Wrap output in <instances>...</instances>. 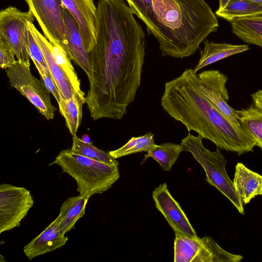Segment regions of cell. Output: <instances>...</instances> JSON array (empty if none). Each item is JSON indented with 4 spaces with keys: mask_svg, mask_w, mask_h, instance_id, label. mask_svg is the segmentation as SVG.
I'll use <instances>...</instances> for the list:
<instances>
[{
    "mask_svg": "<svg viewBox=\"0 0 262 262\" xmlns=\"http://www.w3.org/2000/svg\"><path fill=\"white\" fill-rule=\"evenodd\" d=\"M96 17L85 103L94 120H120L141 84L145 35L124 0H98Z\"/></svg>",
    "mask_w": 262,
    "mask_h": 262,
    "instance_id": "obj_1",
    "label": "cell"
},
{
    "mask_svg": "<svg viewBox=\"0 0 262 262\" xmlns=\"http://www.w3.org/2000/svg\"><path fill=\"white\" fill-rule=\"evenodd\" d=\"M157 39L162 56L193 55L219 22L205 0H125Z\"/></svg>",
    "mask_w": 262,
    "mask_h": 262,
    "instance_id": "obj_2",
    "label": "cell"
},
{
    "mask_svg": "<svg viewBox=\"0 0 262 262\" xmlns=\"http://www.w3.org/2000/svg\"><path fill=\"white\" fill-rule=\"evenodd\" d=\"M163 109L217 147L238 155L252 151L255 142L242 127L230 121L202 93L197 74L187 69L165 83L161 100Z\"/></svg>",
    "mask_w": 262,
    "mask_h": 262,
    "instance_id": "obj_3",
    "label": "cell"
},
{
    "mask_svg": "<svg viewBox=\"0 0 262 262\" xmlns=\"http://www.w3.org/2000/svg\"><path fill=\"white\" fill-rule=\"evenodd\" d=\"M56 164L73 178L79 194L90 198L110 188L120 177L119 168L97 161L73 152L61 151L49 166Z\"/></svg>",
    "mask_w": 262,
    "mask_h": 262,
    "instance_id": "obj_4",
    "label": "cell"
},
{
    "mask_svg": "<svg viewBox=\"0 0 262 262\" xmlns=\"http://www.w3.org/2000/svg\"><path fill=\"white\" fill-rule=\"evenodd\" d=\"M203 138L188 133L181 143L184 151L190 152L202 166L206 173V181L226 196L237 210L244 214L243 203L236 193L233 181L226 171L227 160L219 147L212 151L205 148Z\"/></svg>",
    "mask_w": 262,
    "mask_h": 262,
    "instance_id": "obj_5",
    "label": "cell"
},
{
    "mask_svg": "<svg viewBox=\"0 0 262 262\" xmlns=\"http://www.w3.org/2000/svg\"><path fill=\"white\" fill-rule=\"evenodd\" d=\"M10 85L17 90L33 104L48 120L54 117L56 110L51 101V93L41 80L31 73L30 63L17 60L6 69Z\"/></svg>",
    "mask_w": 262,
    "mask_h": 262,
    "instance_id": "obj_6",
    "label": "cell"
},
{
    "mask_svg": "<svg viewBox=\"0 0 262 262\" xmlns=\"http://www.w3.org/2000/svg\"><path fill=\"white\" fill-rule=\"evenodd\" d=\"M34 19L29 10L22 11L13 6L6 7L0 12V38L11 47L17 60L26 63H30L31 59L28 23L34 22Z\"/></svg>",
    "mask_w": 262,
    "mask_h": 262,
    "instance_id": "obj_7",
    "label": "cell"
},
{
    "mask_svg": "<svg viewBox=\"0 0 262 262\" xmlns=\"http://www.w3.org/2000/svg\"><path fill=\"white\" fill-rule=\"evenodd\" d=\"M43 35L53 46L65 45L64 12L61 0H25Z\"/></svg>",
    "mask_w": 262,
    "mask_h": 262,
    "instance_id": "obj_8",
    "label": "cell"
},
{
    "mask_svg": "<svg viewBox=\"0 0 262 262\" xmlns=\"http://www.w3.org/2000/svg\"><path fill=\"white\" fill-rule=\"evenodd\" d=\"M34 205L30 191L9 184L0 185V233L20 225Z\"/></svg>",
    "mask_w": 262,
    "mask_h": 262,
    "instance_id": "obj_9",
    "label": "cell"
},
{
    "mask_svg": "<svg viewBox=\"0 0 262 262\" xmlns=\"http://www.w3.org/2000/svg\"><path fill=\"white\" fill-rule=\"evenodd\" d=\"M197 77L200 90L206 98L230 121L241 127L236 110L228 103L227 76L218 70H210L197 74Z\"/></svg>",
    "mask_w": 262,
    "mask_h": 262,
    "instance_id": "obj_10",
    "label": "cell"
},
{
    "mask_svg": "<svg viewBox=\"0 0 262 262\" xmlns=\"http://www.w3.org/2000/svg\"><path fill=\"white\" fill-rule=\"evenodd\" d=\"M157 209L162 214L175 234L198 238L196 232L179 203L170 193L167 184H161L152 191Z\"/></svg>",
    "mask_w": 262,
    "mask_h": 262,
    "instance_id": "obj_11",
    "label": "cell"
},
{
    "mask_svg": "<svg viewBox=\"0 0 262 262\" xmlns=\"http://www.w3.org/2000/svg\"><path fill=\"white\" fill-rule=\"evenodd\" d=\"M61 1L75 20L88 53L96 42L97 6L94 0Z\"/></svg>",
    "mask_w": 262,
    "mask_h": 262,
    "instance_id": "obj_12",
    "label": "cell"
},
{
    "mask_svg": "<svg viewBox=\"0 0 262 262\" xmlns=\"http://www.w3.org/2000/svg\"><path fill=\"white\" fill-rule=\"evenodd\" d=\"M28 28L42 52L50 73L58 90L60 98L64 100L71 98L77 91L62 68L56 61L52 45L36 29L33 22L28 23Z\"/></svg>",
    "mask_w": 262,
    "mask_h": 262,
    "instance_id": "obj_13",
    "label": "cell"
},
{
    "mask_svg": "<svg viewBox=\"0 0 262 262\" xmlns=\"http://www.w3.org/2000/svg\"><path fill=\"white\" fill-rule=\"evenodd\" d=\"M61 217H58L39 235L24 247V252L29 260L61 248L68 241V236L60 230Z\"/></svg>",
    "mask_w": 262,
    "mask_h": 262,
    "instance_id": "obj_14",
    "label": "cell"
},
{
    "mask_svg": "<svg viewBox=\"0 0 262 262\" xmlns=\"http://www.w3.org/2000/svg\"><path fill=\"white\" fill-rule=\"evenodd\" d=\"M64 21L66 38L64 49L71 60L88 75L89 73L88 53L79 27L67 9L64 12Z\"/></svg>",
    "mask_w": 262,
    "mask_h": 262,
    "instance_id": "obj_15",
    "label": "cell"
},
{
    "mask_svg": "<svg viewBox=\"0 0 262 262\" xmlns=\"http://www.w3.org/2000/svg\"><path fill=\"white\" fill-rule=\"evenodd\" d=\"M234 189L243 204H247L257 195L262 196V176L242 163L235 165L233 181Z\"/></svg>",
    "mask_w": 262,
    "mask_h": 262,
    "instance_id": "obj_16",
    "label": "cell"
},
{
    "mask_svg": "<svg viewBox=\"0 0 262 262\" xmlns=\"http://www.w3.org/2000/svg\"><path fill=\"white\" fill-rule=\"evenodd\" d=\"M204 48L200 52V57L193 70L195 73L209 64L228 57L249 50L246 45H233L228 43H216L205 39Z\"/></svg>",
    "mask_w": 262,
    "mask_h": 262,
    "instance_id": "obj_17",
    "label": "cell"
},
{
    "mask_svg": "<svg viewBox=\"0 0 262 262\" xmlns=\"http://www.w3.org/2000/svg\"><path fill=\"white\" fill-rule=\"evenodd\" d=\"M232 31L244 42L262 48V13L230 21Z\"/></svg>",
    "mask_w": 262,
    "mask_h": 262,
    "instance_id": "obj_18",
    "label": "cell"
},
{
    "mask_svg": "<svg viewBox=\"0 0 262 262\" xmlns=\"http://www.w3.org/2000/svg\"><path fill=\"white\" fill-rule=\"evenodd\" d=\"M204 244L202 238L175 234L174 262H203Z\"/></svg>",
    "mask_w": 262,
    "mask_h": 262,
    "instance_id": "obj_19",
    "label": "cell"
},
{
    "mask_svg": "<svg viewBox=\"0 0 262 262\" xmlns=\"http://www.w3.org/2000/svg\"><path fill=\"white\" fill-rule=\"evenodd\" d=\"M86 103L84 93L80 90L76 92L69 99L61 98L58 103L60 114L64 118L70 133L75 135L80 125L82 116V106Z\"/></svg>",
    "mask_w": 262,
    "mask_h": 262,
    "instance_id": "obj_20",
    "label": "cell"
},
{
    "mask_svg": "<svg viewBox=\"0 0 262 262\" xmlns=\"http://www.w3.org/2000/svg\"><path fill=\"white\" fill-rule=\"evenodd\" d=\"M89 197L79 194L68 198L62 203L59 215L61 217L60 230L65 234L74 229L76 222L85 214V209Z\"/></svg>",
    "mask_w": 262,
    "mask_h": 262,
    "instance_id": "obj_21",
    "label": "cell"
},
{
    "mask_svg": "<svg viewBox=\"0 0 262 262\" xmlns=\"http://www.w3.org/2000/svg\"><path fill=\"white\" fill-rule=\"evenodd\" d=\"M236 113L241 127L262 150V111L251 105Z\"/></svg>",
    "mask_w": 262,
    "mask_h": 262,
    "instance_id": "obj_22",
    "label": "cell"
},
{
    "mask_svg": "<svg viewBox=\"0 0 262 262\" xmlns=\"http://www.w3.org/2000/svg\"><path fill=\"white\" fill-rule=\"evenodd\" d=\"M262 13V4L251 0H230L222 10H217L215 15L227 21L235 18Z\"/></svg>",
    "mask_w": 262,
    "mask_h": 262,
    "instance_id": "obj_23",
    "label": "cell"
},
{
    "mask_svg": "<svg viewBox=\"0 0 262 262\" xmlns=\"http://www.w3.org/2000/svg\"><path fill=\"white\" fill-rule=\"evenodd\" d=\"M183 151L184 149L181 144L167 142L157 145L144 155L141 164L147 158L151 157L159 164L164 170L169 171Z\"/></svg>",
    "mask_w": 262,
    "mask_h": 262,
    "instance_id": "obj_24",
    "label": "cell"
},
{
    "mask_svg": "<svg viewBox=\"0 0 262 262\" xmlns=\"http://www.w3.org/2000/svg\"><path fill=\"white\" fill-rule=\"evenodd\" d=\"M71 150L77 154L111 166H118L119 165L117 160L108 153L95 147L93 142L88 143L83 142L76 134L73 136Z\"/></svg>",
    "mask_w": 262,
    "mask_h": 262,
    "instance_id": "obj_25",
    "label": "cell"
},
{
    "mask_svg": "<svg viewBox=\"0 0 262 262\" xmlns=\"http://www.w3.org/2000/svg\"><path fill=\"white\" fill-rule=\"evenodd\" d=\"M154 135L149 132L143 136L133 137L122 147L110 151L108 153L116 159L137 152H147L157 146L154 142Z\"/></svg>",
    "mask_w": 262,
    "mask_h": 262,
    "instance_id": "obj_26",
    "label": "cell"
},
{
    "mask_svg": "<svg viewBox=\"0 0 262 262\" xmlns=\"http://www.w3.org/2000/svg\"><path fill=\"white\" fill-rule=\"evenodd\" d=\"M33 63L38 71L41 80L57 103H59L61 100L59 93L50 73L47 71L39 63Z\"/></svg>",
    "mask_w": 262,
    "mask_h": 262,
    "instance_id": "obj_27",
    "label": "cell"
},
{
    "mask_svg": "<svg viewBox=\"0 0 262 262\" xmlns=\"http://www.w3.org/2000/svg\"><path fill=\"white\" fill-rule=\"evenodd\" d=\"M15 54L9 44L3 39L0 38V67L7 69L13 65L17 59H15Z\"/></svg>",
    "mask_w": 262,
    "mask_h": 262,
    "instance_id": "obj_28",
    "label": "cell"
},
{
    "mask_svg": "<svg viewBox=\"0 0 262 262\" xmlns=\"http://www.w3.org/2000/svg\"><path fill=\"white\" fill-rule=\"evenodd\" d=\"M29 50L32 61L39 63L47 71L50 72L42 52L30 31L29 34Z\"/></svg>",
    "mask_w": 262,
    "mask_h": 262,
    "instance_id": "obj_29",
    "label": "cell"
},
{
    "mask_svg": "<svg viewBox=\"0 0 262 262\" xmlns=\"http://www.w3.org/2000/svg\"><path fill=\"white\" fill-rule=\"evenodd\" d=\"M253 105L262 111V90H259L251 95Z\"/></svg>",
    "mask_w": 262,
    "mask_h": 262,
    "instance_id": "obj_30",
    "label": "cell"
},
{
    "mask_svg": "<svg viewBox=\"0 0 262 262\" xmlns=\"http://www.w3.org/2000/svg\"><path fill=\"white\" fill-rule=\"evenodd\" d=\"M230 1V0H219V7L217 10L224 9Z\"/></svg>",
    "mask_w": 262,
    "mask_h": 262,
    "instance_id": "obj_31",
    "label": "cell"
},
{
    "mask_svg": "<svg viewBox=\"0 0 262 262\" xmlns=\"http://www.w3.org/2000/svg\"><path fill=\"white\" fill-rule=\"evenodd\" d=\"M81 140L85 143H91V140L89 136L87 135H84L81 137Z\"/></svg>",
    "mask_w": 262,
    "mask_h": 262,
    "instance_id": "obj_32",
    "label": "cell"
},
{
    "mask_svg": "<svg viewBox=\"0 0 262 262\" xmlns=\"http://www.w3.org/2000/svg\"><path fill=\"white\" fill-rule=\"evenodd\" d=\"M251 1L262 4V0H251Z\"/></svg>",
    "mask_w": 262,
    "mask_h": 262,
    "instance_id": "obj_33",
    "label": "cell"
}]
</instances>
